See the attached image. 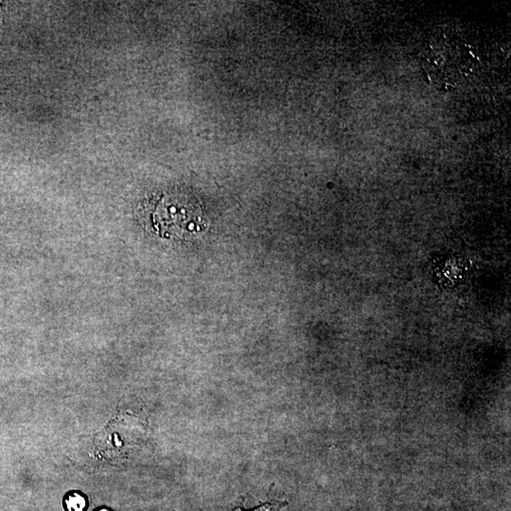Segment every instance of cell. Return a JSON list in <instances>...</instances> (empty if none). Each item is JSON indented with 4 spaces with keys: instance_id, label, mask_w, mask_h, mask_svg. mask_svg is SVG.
Returning <instances> with one entry per match:
<instances>
[{
    "instance_id": "cell-1",
    "label": "cell",
    "mask_w": 511,
    "mask_h": 511,
    "mask_svg": "<svg viewBox=\"0 0 511 511\" xmlns=\"http://www.w3.org/2000/svg\"><path fill=\"white\" fill-rule=\"evenodd\" d=\"M65 505L66 511L87 510V499L82 494L71 492L66 496Z\"/></svg>"
},
{
    "instance_id": "cell-2",
    "label": "cell",
    "mask_w": 511,
    "mask_h": 511,
    "mask_svg": "<svg viewBox=\"0 0 511 511\" xmlns=\"http://www.w3.org/2000/svg\"><path fill=\"white\" fill-rule=\"evenodd\" d=\"M97 511H110V510H106V508H102V510H98Z\"/></svg>"
}]
</instances>
